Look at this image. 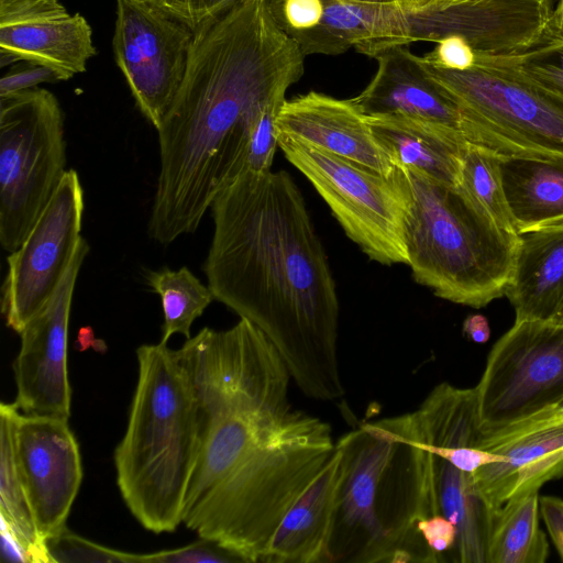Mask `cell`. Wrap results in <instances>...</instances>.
Returning <instances> with one entry per match:
<instances>
[{"label": "cell", "mask_w": 563, "mask_h": 563, "mask_svg": "<svg viewBox=\"0 0 563 563\" xmlns=\"http://www.w3.org/2000/svg\"><path fill=\"white\" fill-rule=\"evenodd\" d=\"M271 0H242L196 31L183 84L156 129L159 174L148 235L194 233L214 198L246 172L253 135L305 71Z\"/></svg>", "instance_id": "cell-1"}, {"label": "cell", "mask_w": 563, "mask_h": 563, "mask_svg": "<svg viewBox=\"0 0 563 563\" xmlns=\"http://www.w3.org/2000/svg\"><path fill=\"white\" fill-rule=\"evenodd\" d=\"M210 209L202 271L214 299L272 341L305 396L341 398L335 282L297 184L285 170H249Z\"/></svg>", "instance_id": "cell-2"}, {"label": "cell", "mask_w": 563, "mask_h": 563, "mask_svg": "<svg viewBox=\"0 0 563 563\" xmlns=\"http://www.w3.org/2000/svg\"><path fill=\"white\" fill-rule=\"evenodd\" d=\"M342 475L324 563H437L418 530L438 514L413 412L362 422L338 442Z\"/></svg>", "instance_id": "cell-3"}, {"label": "cell", "mask_w": 563, "mask_h": 563, "mask_svg": "<svg viewBox=\"0 0 563 563\" xmlns=\"http://www.w3.org/2000/svg\"><path fill=\"white\" fill-rule=\"evenodd\" d=\"M137 382L125 433L114 450L117 483L133 517L174 532L196 465L200 422L191 377L167 343L136 350Z\"/></svg>", "instance_id": "cell-4"}, {"label": "cell", "mask_w": 563, "mask_h": 563, "mask_svg": "<svg viewBox=\"0 0 563 563\" xmlns=\"http://www.w3.org/2000/svg\"><path fill=\"white\" fill-rule=\"evenodd\" d=\"M405 169L408 266L416 283L475 309L505 296L519 235L501 230L459 186Z\"/></svg>", "instance_id": "cell-5"}, {"label": "cell", "mask_w": 563, "mask_h": 563, "mask_svg": "<svg viewBox=\"0 0 563 563\" xmlns=\"http://www.w3.org/2000/svg\"><path fill=\"white\" fill-rule=\"evenodd\" d=\"M331 428L282 438L235 468L183 523L243 562H260L295 501L331 457Z\"/></svg>", "instance_id": "cell-6"}, {"label": "cell", "mask_w": 563, "mask_h": 563, "mask_svg": "<svg viewBox=\"0 0 563 563\" xmlns=\"http://www.w3.org/2000/svg\"><path fill=\"white\" fill-rule=\"evenodd\" d=\"M422 63L459 104L468 142L496 154L563 159L562 96L501 58L476 55L465 70Z\"/></svg>", "instance_id": "cell-7"}, {"label": "cell", "mask_w": 563, "mask_h": 563, "mask_svg": "<svg viewBox=\"0 0 563 563\" xmlns=\"http://www.w3.org/2000/svg\"><path fill=\"white\" fill-rule=\"evenodd\" d=\"M64 113L51 91L36 87L0 97V243L15 251L65 173Z\"/></svg>", "instance_id": "cell-8"}, {"label": "cell", "mask_w": 563, "mask_h": 563, "mask_svg": "<svg viewBox=\"0 0 563 563\" xmlns=\"http://www.w3.org/2000/svg\"><path fill=\"white\" fill-rule=\"evenodd\" d=\"M277 146L314 187L345 234L382 265L406 264L411 192L405 169L384 176L277 134Z\"/></svg>", "instance_id": "cell-9"}, {"label": "cell", "mask_w": 563, "mask_h": 563, "mask_svg": "<svg viewBox=\"0 0 563 563\" xmlns=\"http://www.w3.org/2000/svg\"><path fill=\"white\" fill-rule=\"evenodd\" d=\"M554 8V0H455L416 11L391 5L383 49L454 36L477 56L516 57L559 41Z\"/></svg>", "instance_id": "cell-10"}, {"label": "cell", "mask_w": 563, "mask_h": 563, "mask_svg": "<svg viewBox=\"0 0 563 563\" xmlns=\"http://www.w3.org/2000/svg\"><path fill=\"white\" fill-rule=\"evenodd\" d=\"M475 389L482 433L556 406L563 400V324L515 321L490 349Z\"/></svg>", "instance_id": "cell-11"}, {"label": "cell", "mask_w": 563, "mask_h": 563, "mask_svg": "<svg viewBox=\"0 0 563 563\" xmlns=\"http://www.w3.org/2000/svg\"><path fill=\"white\" fill-rule=\"evenodd\" d=\"M84 189L67 169L46 208L21 245L7 257L1 312L18 334L49 302L82 239Z\"/></svg>", "instance_id": "cell-12"}, {"label": "cell", "mask_w": 563, "mask_h": 563, "mask_svg": "<svg viewBox=\"0 0 563 563\" xmlns=\"http://www.w3.org/2000/svg\"><path fill=\"white\" fill-rule=\"evenodd\" d=\"M195 35L188 24L150 0H117L115 63L155 129L183 84Z\"/></svg>", "instance_id": "cell-13"}, {"label": "cell", "mask_w": 563, "mask_h": 563, "mask_svg": "<svg viewBox=\"0 0 563 563\" xmlns=\"http://www.w3.org/2000/svg\"><path fill=\"white\" fill-rule=\"evenodd\" d=\"M89 253L82 238L73 261L45 308L24 327L13 363L22 413L70 417L71 389L67 372V336L71 301L80 267Z\"/></svg>", "instance_id": "cell-14"}, {"label": "cell", "mask_w": 563, "mask_h": 563, "mask_svg": "<svg viewBox=\"0 0 563 563\" xmlns=\"http://www.w3.org/2000/svg\"><path fill=\"white\" fill-rule=\"evenodd\" d=\"M16 466L37 529L45 540L66 527L82 466L68 418L19 411L13 424Z\"/></svg>", "instance_id": "cell-15"}, {"label": "cell", "mask_w": 563, "mask_h": 563, "mask_svg": "<svg viewBox=\"0 0 563 563\" xmlns=\"http://www.w3.org/2000/svg\"><path fill=\"white\" fill-rule=\"evenodd\" d=\"M478 448L499 456L473 474L492 510L511 497L539 492L543 484L563 477V409L551 407L482 433Z\"/></svg>", "instance_id": "cell-16"}, {"label": "cell", "mask_w": 563, "mask_h": 563, "mask_svg": "<svg viewBox=\"0 0 563 563\" xmlns=\"http://www.w3.org/2000/svg\"><path fill=\"white\" fill-rule=\"evenodd\" d=\"M97 54L92 30L59 0H0V63L27 62L62 80L86 71Z\"/></svg>", "instance_id": "cell-17"}, {"label": "cell", "mask_w": 563, "mask_h": 563, "mask_svg": "<svg viewBox=\"0 0 563 563\" xmlns=\"http://www.w3.org/2000/svg\"><path fill=\"white\" fill-rule=\"evenodd\" d=\"M277 134L327 151L384 176L397 166L352 99L309 91L285 100L276 117Z\"/></svg>", "instance_id": "cell-18"}, {"label": "cell", "mask_w": 563, "mask_h": 563, "mask_svg": "<svg viewBox=\"0 0 563 563\" xmlns=\"http://www.w3.org/2000/svg\"><path fill=\"white\" fill-rule=\"evenodd\" d=\"M377 71L352 101L366 115L401 114L438 122L463 132V114L449 92L407 45L390 46L374 57ZM464 134V133H463Z\"/></svg>", "instance_id": "cell-19"}, {"label": "cell", "mask_w": 563, "mask_h": 563, "mask_svg": "<svg viewBox=\"0 0 563 563\" xmlns=\"http://www.w3.org/2000/svg\"><path fill=\"white\" fill-rule=\"evenodd\" d=\"M342 464L343 452L335 443L331 457L286 514L260 562L324 563Z\"/></svg>", "instance_id": "cell-20"}, {"label": "cell", "mask_w": 563, "mask_h": 563, "mask_svg": "<svg viewBox=\"0 0 563 563\" xmlns=\"http://www.w3.org/2000/svg\"><path fill=\"white\" fill-rule=\"evenodd\" d=\"M397 167L412 169L439 183L457 187L466 137L462 131L401 114L366 117Z\"/></svg>", "instance_id": "cell-21"}, {"label": "cell", "mask_w": 563, "mask_h": 563, "mask_svg": "<svg viewBox=\"0 0 563 563\" xmlns=\"http://www.w3.org/2000/svg\"><path fill=\"white\" fill-rule=\"evenodd\" d=\"M505 296L515 321L555 316L563 301V224L519 234Z\"/></svg>", "instance_id": "cell-22"}, {"label": "cell", "mask_w": 563, "mask_h": 563, "mask_svg": "<svg viewBox=\"0 0 563 563\" xmlns=\"http://www.w3.org/2000/svg\"><path fill=\"white\" fill-rule=\"evenodd\" d=\"M494 154L517 234L562 225L563 159Z\"/></svg>", "instance_id": "cell-23"}, {"label": "cell", "mask_w": 563, "mask_h": 563, "mask_svg": "<svg viewBox=\"0 0 563 563\" xmlns=\"http://www.w3.org/2000/svg\"><path fill=\"white\" fill-rule=\"evenodd\" d=\"M319 24L307 31L287 32L305 56L338 55L354 47L365 54L379 35L383 4L323 0Z\"/></svg>", "instance_id": "cell-24"}, {"label": "cell", "mask_w": 563, "mask_h": 563, "mask_svg": "<svg viewBox=\"0 0 563 563\" xmlns=\"http://www.w3.org/2000/svg\"><path fill=\"white\" fill-rule=\"evenodd\" d=\"M539 492L521 494L493 510L486 563H544L549 543L539 525Z\"/></svg>", "instance_id": "cell-25"}, {"label": "cell", "mask_w": 563, "mask_h": 563, "mask_svg": "<svg viewBox=\"0 0 563 563\" xmlns=\"http://www.w3.org/2000/svg\"><path fill=\"white\" fill-rule=\"evenodd\" d=\"M19 411L14 402L0 405V520L12 530L29 563H52L16 466L13 424Z\"/></svg>", "instance_id": "cell-26"}, {"label": "cell", "mask_w": 563, "mask_h": 563, "mask_svg": "<svg viewBox=\"0 0 563 563\" xmlns=\"http://www.w3.org/2000/svg\"><path fill=\"white\" fill-rule=\"evenodd\" d=\"M144 278L162 300L164 323L161 342L167 343L177 333L190 339L192 323L216 300L208 285L205 286L187 267L146 271Z\"/></svg>", "instance_id": "cell-27"}, {"label": "cell", "mask_w": 563, "mask_h": 563, "mask_svg": "<svg viewBox=\"0 0 563 563\" xmlns=\"http://www.w3.org/2000/svg\"><path fill=\"white\" fill-rule=\"evenodd\" d=\"M459 187L462 188L504 231H515L497 169L495 154L466 142L462 154Z\"/></svg>", "instance_id": "cell-28"}, {"label": "cell", "mask_w": 563, "mask_h": 563, "mask_svg": "<svg viewBox=\"0 0 563 563\" xmlns=\"http://www.w3.org/2000/svg\"><path fill=\"white\" fill-rule=\"evenodd\" d=\"M52 563H141V554L114 550L75 534L67 527L45 539Z\"/></svg>", "instance_id": "cell-29"}, {"label": "cell", "mask_w": 563, "mask_h": 563, "mask_svg": "<svg viewBox=\"0 0 563 563\" xmlns=\"http://www.w3.org/2000/svg\"><path fill=\"white\" fill-rule=\"evenodd\" d=\"M501 59L533 81L563 97V40L520 56Z\"/></svg>", "instance_id": "cell-30"}, {"label": "cell", "mask_w": 563, "mask_h": 563, "mask_svg": "<svg viewBox=\"0 0 563 563\" xmlns=\"http://www.w3.org/2000/svg\"><path fill=\"white\" fill-rule=\"evenodd\" d=\"M230 563L243 562L219 542L200 538L191 544L141 554V563Z\"/></svg>", "instance_id": "cell-31"}, {"label": "cell", "mask_w": 563, "mask_h": 563, "mask_svg": "<svg viewBox=\"0 0 563 563\" xmlns=\"http://www.w3.org/2000/svg\"><path fill=\"white\" fill-rule=\"evenodd\" d=\"M174 16L178 18L192 30L219 16L242 0H150Z\"/></svg>", "instance_id": "cell-32"}, {"label": "cell", "mask_w": 563, "mask_h": 563, "mask_svg": "<svg viewBox=\"0 0 563 563\" xmlns=\"http://www.w3.org/2000/svg\"><path fill=\"white\" fill-rule=\"evenodd\" d=\"M421 57L437 67L465 70L475 64L476 54L464 40L451 36L437 42V46Z\"/></svg>", "instance_id": "cell-33"}, {"label": "cell", "mask_w": 563, "mask_h": 563, "mask_svg": "<svg viewBox=\"0 0 563 563\" xmlns=\"http://www.w3.org/2000/svg\"><path fill=\"white\" fill-rule=\"evenodd\" d=\"M23 66L9 69L0 79V97L38 87L40 84L60 81L54 70L24 62Z\"/></svg>", "instance_id": "cell-34"}, {"label": "cell", "mask_w": 563, "mask_h": 563, "mask_svg": "<svg viewBox=\"0 0 563 563\" xmlns=\"http://www.w3.org/2000/svg\"><path fill=\"white\" fill-rule=\"evenodd\" d=\"M418 530L428 547L444 561L443 554H452L457 539L453 521L441 514L429 516L419 521Z\"/></svg>", "instance_id": "cell-35"}, {"label": "cell", "mask_w": 563, "mask_h": 563, "mask_svg": "<svg viewBox=\"0 0 563 563\" xmlns=\"http://www.w3.org/2000/svg\"><path fill=\"white\" fill-rule=\"evenodd\" d=\"M323 9V0H283L276 18L286 32L307 31L319 24Z\"/></svg>", "instance_id": "cell-36"}, {"label": "cell", "mask_w": 563, "mask_h": 563, "mask_svg": "<svg viewBox=\"0 0 563 563\" xmlns=\"http://www.w3.org/2000/svg\"><path fill=\"white\" fill-rule=\"evenodd\" d=\"M539 506L547 530L563 561V499L556 496H542Z\"/></svg>", "instance_id": "cell-37"}, {"label": "cell", "mask_w": 563, "mask_h": 563, "mask_svg": "<svg viewBox=\"0 0 563 563\" xmlns=\"http://www.w3.org/2000/svg\"><path fill=\"white\" fill-rule=\"evenodd\" d=\"M1 521L0 534H1V560L2 562H26L29 563L27 555L15 539L12 530L8 525Z\"/></svg>", "instance_id": "cell-38"}, {"label": "cell", "mask_w": 563, "mask_h": 563, "mask_svg": "<svg viewBox=\"0 0 563 563\" xmlns=\"http://www.w3.org/2000/svg\"><path fill=\"white\" fill-rule=\"evenodd\" d=\"M463 334L475 343H486L490 336V328L483 314H470L462 325Z\"/></svg>", "instance_id": "cell-39"}, {"label": "cell", "mask_w": 563, "mask_h": 563, "mask_svg": "<svg viewBox=\"0 0 563 563\" xmlns=\"http://www.w3.org/2000/svg\"><path fill=\"white\" fill-rule=\"evenodd\" d=\"M444 1L446 0H398L402 9L410 11L427 9Z\"/></svg>", "instance_id": "cell-40"}, {"label": "cell", "mask_w": 563, "mask_h": 563, "mask_svg": "<svg viewBox=\"0 0 563 563\" xmlns=\"http://www.w3.org/2000/svg\"><path fill=\"white\" fill-rule=\"evenodd\" d=\"M553 26L559 40H563V0H559L553 12Z\"/></svg>", "instance_id": "cell-41"}, {"label": "cell", "mask_w": 563, "mask_h": 563, "mask_svg": "<svg viewBox=\"0 0 563 563\" xmlns=\"http://www.w3.org/2000/svg\"><path fill=\"white\" fill-rule=\"evenodd\" d=\"M355 3H364V4H383V5H390L396 4L399 5L398 0H344Z\"/></svg>", "instance_id": "cell-42"}, {"label": "cell", "mask_w": 563, "mask_h": 563, "mask_svg": "<svg viewBox=\"0 0 563 563\" xmlns=\"http://www.w3.org/2000/svg\"><path fill=\"white\" fill-rule=\"evenodd\" d=\"M551 321L563 324V301L555 316L551 319Z\"/></svg>", "instance_id": "cell-43"}, {"label": "cell", "mask_w": 563, "mask_h": 563, "mask_svg": "<svg viewBox=\"0 0 563 563\" xmlns=\"http://www.w3.org/2000/svg\"><path fill=\"white\" fill-rule=\"evenodd\" d=\"M556 409H563V400L560 401L556 406H554Z\"/></svg>", "instance_id": "cell-44"}, {"label": "cell", "mask_w": 563, "mask_h": 563, "mask_svg": "<svg viewBox=\"0 0 563 563\" xmlns=\"http://www.w3.org/2000/svg\"><path fill=\"white\" fill-rule=\"evenodd\" d=\"M446 1H455V0H446ZM445 2V1H444Z\"/></svg>", "instance_id": "cell-45"}]
</instances>
